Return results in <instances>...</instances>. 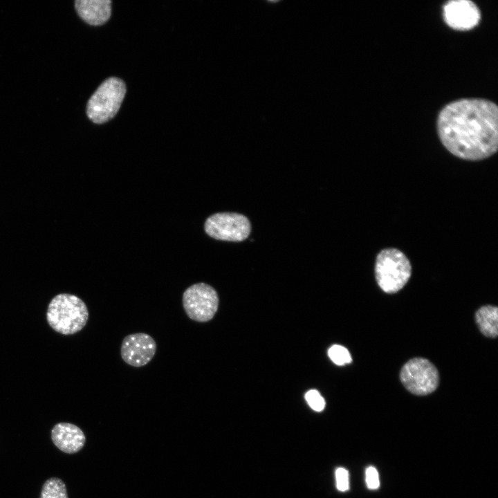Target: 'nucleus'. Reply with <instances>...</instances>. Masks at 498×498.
<instances>
[{
  "label": "nucleus",
  "mask_w": 498,
  "mask_h": 498,
  "mask_svg": "<svg viewBox=\"0 0 498 498\" xmlns=\"http://www.w3.org/2000/svg\"><path fill=\"white\" fill-rule=\"evenodd\" d=\"M437 131L452 155L472 161L488 158L498 149L497 106L479 98L453 101L439 113Z\"/></svg>",
  "instance_id": "f257e3e1"
},
{
  "label": "nucleus",
  "mask_w": 498,
  "mask_h": 498,
  "mask_svg": "<svg viewBox=\"0 0 498 498\" xmlns=\"http://www.w3.org/2000/svg\"><path fill=\"white\" fill-rule=\"evenodd\" d=\"M89 311L85 303L77 296L60 293L50 302L46 320L50 326L63 335H73L86 324Z\"/></svg>",
  "instance_id": "f03ea898"
},
{
  "label": "nucleus",
  "mask_w": 498,
  "mask_h": 498,
  "mask_svg": "<svg viewBox=\"0 0 498 498\" xmlns=\"http://www.w3.org/2000/svg\"><path fill=\"white\" fill-rule=\"evenodd\" d=\"M374 272L380 289L391 294L406 285L411 277L412 268L409 259L400 250L387 248L378 253Z\"/></svg>",
  "instance_id": "7ed1b4c3"
},
{
  "label": "nucleus",
  "mask_w": 498,
  "mask_h": 498,
  "mask_svg": "<svg viewBox=\"0 0 498 498\" xmlns=\"http://www.w3.org/2000/svg\"><path fill=\"white\" fill-rule=\"evenodd\" d=\"M126 93L124 82L115 77L103 82L88 101L86 114L94 123H104L118 113Z\"/></svg>",
  "instance_id": "20e7f679"
},
{
  "label": "nucleus",
  "mask_w": 498,
  "mask_h": 498,
  "mask_svg": "<svg viewBox=\"0 0 498 498\" xmlns=\"http://www.w3.org/2000/svg\"><path fill=\"white\" fill-rule=\"evenodd\" d=\"M400 380L410 393L425 396L437 389L439 374L436 367L427 359L414 358L402 367Z\"/></svg>",
  "instance_id": "39448f33"
},
{
  "label": "nucleus",
  "mask_w": 498,
  "mask_h": 498,
  "mask_svg": "<svg viewBox=\"0 0 498 498\" xmlns=\"http://www.w3.org/2000/svg\"><path fill=\"white\" fill-rule=\"evenodd\" d=\"M182 303L190 319L198 322H206L216 314L219 298L213 287L199 282L192 284L184 291Z\"/></svg>",
  "instance_id": "423d86ee"
},
{
  "label": "nucleus",
  "mask_w": 498,
  "mask_h": 498,
  "mask_svg": "<svg viewBox=\"0 0 498 498\" xmlns=\"http://www.w3.org/2000/svg\"><path fill=\"white\" fill-rule=\"evenodd\" d=\"M205 231L211 237L221 241L239 242L250 235L248 219L235 212H220L210 216L205 222Z\"/></svg>",
  "instance_id": "0eeeda50"
},
{
  "label": "nucleus",
  "mask_w": 498,
  "mask_h": 498,
  "mask_svg": "<svg viewBox=\"0 0 498 498\" xmlns=\"http://www.w3.org/2000/svg\"><path fill=\"white\" fill-rule=\"evenodd\" d=\"M154 339L145 333H136L125 336L120 347V356L123 361L134 367L148 364L156 352Z\"/></svg>",
  "instance_id": "6e6552de"
},
{
  "label": "nucleus",
  "mask_w": 498,
  "mask_h": 498,
  "mask_svg": "<svg viewBox=\"0 0 498 498\" xmlns=\"http://www.w3.org/2000/svg\"><path fill=\"white\" fill-rule=\"evenodd\" d=\"M443 18L450 28L460 31L474 28L481 18L477 5L469 0H452L443 6Z\"/></svg>",
  "instance_id": "1a4fd4ad"
},
{
  "label": "nucleus",
  "mask_w": 498,
  "mask_h": 498,
  "mask_svg": "<svg viewBox=\"0 0 498 498\" xmlns=\"http://www.w3.org/2000/svg\"><path fill=\"white\" fill-rule=\"evenodd\" d=\"M55 445L67 454L79 452L84 445L86 437L82 430L68 423H59L51 430Z\"/></svg>",
  "instance_id": "9d476101"
},
{
  "label": "nucleus",
  "mask_w": 498,
  "mask_h": 498,
  "mask_svg": "<svg viewBox=\"0 0 498 498\" xmlns=\"http://www.w3.org/2000/svg\"><path fill=\"white\" fill-rule=\"evenodd\" d=\"M111 3L109 0H76L75 7L79 16L85 22L92 26H99L109 19Z\"/></svg>",
  "instance_id": "9b49d317"
},
{
  "label": "nucleus",
  "mask_w": 498,
  "mask_h": 498,
  "mask_svg": "<svg viewBox=\"0 0 498 498\" xmlns=\"http://www.w3.org/2000/svg\"><path fill=\"white\" fill-rule=\"evenodd\" d=\"M475 322L480 332L486 337L495 338L498 335V308L485 305L475 313Z\"/></svg>",
  "instance_id": "f8f14e48"
},
{
  "label": "nucleus",
  "mask_w": 498,
  "mask_h": 498,
  "mask_svg": "<svg viewBox=\"0 0 498 498\" xmlns=\"http://www.w3.org/2000/svg\"><path fill=\"white\" fill-rule=\"evenodd\" d=\"M39 498H68L65 483L59 478L48 479L43 484Z\"/></svg>",
  "instance_id": "ddd939ff"
},
{
  "label": "nucleus",
  "mask_w": 498,
  "mask_h": 498,
  "mask_svg": "<svg viewBox=\"0 0 498 498\" xmlns=\"http://www.w3.org/2000/svg\"><path fill=\"white\" fill-rule=\"evenodd\" d=\"M328 355L331 360L337 365H344L352 361L349 351L345 347L334 344L328 351Z\"/></svg>",
  "instance_id": "4468645a"
},
{
  "label": "nucleus",
  "mask_w": 498,
  "mask_h": 498,
  "mask_svg": "<svg viewBox=\"0 0 498 498\" xmlns=\"http://www.w3.org/2000/svg\"><path fill=\"white\" fill-rule=\"evenodd\" d=\"M305 399L308 405L316 412H321L325 407V401L320 394L315 389H311L305 394Z\"/></svg>",
  "instance_id": "2eb2a0df"
},
{
  "label": "nucleus",
  "mask_w": 498,
  "mask_h": 498,
  "mask_svg": "<svg viewBox=\"0 0 498 498\" xmlns=\"http://www.w3.org/2000/svg\"><path fill=\"white\" fill-rule=\"evenodd\" d=\"M336 487L341 491H347L349 488V472L344 468H338L335 470Z\"/></svg>",
  "instance_id": "dca6fc26"
},
{
  "label": "nucleus",
  "mask_w": 498,
  "mask_h": 498,
  "mask_svg": "<svg viewBox=\"0 0 498 498\" xmlns=\"http://www.w3.org/2000/svg\"><path fill=\"white\" fill-rule=\"evenodd\" d=\"M365 481L370 490H376L380 486L379 474L374 466H369L365 471Z\"/></svg>",
  "instance_id": "f3484780"
}]
</instances>
